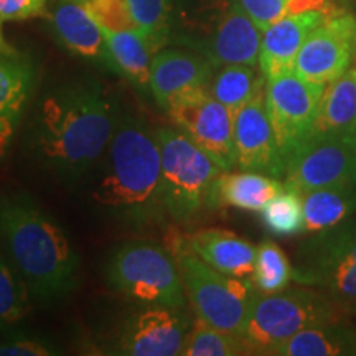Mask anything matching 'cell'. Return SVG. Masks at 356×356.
Segmentation results:
<instances>
[{"mask_svg": "<svg viewBox=\"0 0 356 356\" xmlns=\"http://www.w3.org/2000/svg\"><path fill=\"white\" fill-rule=\"evenodd\" d=\"M119 119L115 101L99 84L56 89L40 106L38 152L61 178L78 180L106 154Z\"/></svg>", "mask_w": 356, "mask_h": 356, "instance_id": "obj_1", "label": "cell"}, {"mask_svg": "<svg viewBox=\"0 0 356 356\" xmlns=\"http://www.w3.org/2000/svg\"><path fill=\"white\" fill-rule=\"evenodd\" d=\"M0 238L37 299H60L76 286L78 257L68 238L26 195L0 197Z\"/></svg>", "mask_w": 356, "mask_h": 356, "instance_id": "obj_2", "label": "cell"}, {"mask_svg": "<svg viewBox=\"0 0 356 356\" xmlns=\"http://www.w3.org/2000/svg\"><path fill=\"white\" fill-rule=\"evenodd\" d=\"M92 200L131 221L149 220L163 208L160 144L142 119L121 115Z\"/></svg>", "mask_w": 356, "mask_h": 356, "instance_id": "obj_3", "label": "cell"}, {"mask_svg": "<svg viewBox=\"0 0 356 356\" xmlns=\"http://www.w3.org/2000/svg\"><path fill=\"white\" fill-rule=\"evenodd\" d=\"M346 310L318 289L257 293L243 338L254 355H273L280 343L309 327L345 322Z\"/></svg>", "mask_w": 356, "mask_h": 356, "instance_id": "obj_4", "label": "cell"}, {"mask_svg": "<svg viewBox=\"0 0 356 356\" xmlns=\"http://www.w3.org/2000/svg\"><path fill=\"white\" fill-rule=\"evenodd\" d=\"M162 154V202L173 220L190 222L215 207V186L222 168L180 129L157 132Z\"/></svg>", "mask_w": 356, "mask_h": 356, "instance_id": "obj_5", "label": "cell"}, {"mask_svg": "<svg viewBox=\"0 0 356 356\" xmlns=\"http://www.w3.org/2000/svg\"><path fill=\"white\" fill-rule=\"evenodd\" d=\"M185 296L197 318L220 330L243 337L257 287L251 277H233L213 269L197 254L178 243L173 249Z\"/></svg>", "mask_w": 356, "mask_h": 356, "instance_id": "obj_6", "label": "cell"}, {"mask_svg": "<svg viewBox=\"0 0 356 356\" xmlns=\"http://www.w3.org/2000/svg\"><path fill=\"white\" fill-rule=\"evenodd\" d=\"M108 275L115 291L139 304L170 309L186 304L175 257L155 243H124L111 257Z\"/></svg>", "mask_w": 356, "mask_h": 356, "instance_id": "obj_7", "label": "cell"}, {"mask_svg": "<svg viewBox=\"0 0 356 356\" xmlns=\"http://www.w3.org/2000/svg\"><path fill=\"white\" fill-rule=\"evenodd\" d=\"M293 280L325 292L346 312L356 310V221L312 236L302 246Z\"/></svg>", "mask_w": 356, "mask_h": 356, "instance_id": "obj_8", "label": "cell"}, {"mask_svg": "<svg viewBox=\"0 0 356 356\" xmlns=\"http://www.w3.org/2000/svg\"><path fill=\"white\" fill-rule=\"evenodd\" d=\"M284 184L299 193L356 185V132L309 137L287 159Z\"/></svg>", "mask_w": 356, "mask_h": 356, "instance_id": "obj_9", "label": "cell"}, {"mask_svg": "<svg viewBox=\"0 0 356 356\" xmlns=\"http://www.w3.org/2000/svg\"><path fill=\"white\" fill-rule=\"evenodd\" d=\"M325 88L293 71L266 81V109L286 162L310 137Z\"/></svg>", "mask_w": 356, "mask_h": 356, "instance_id": "obj_10", "label": "cell"}, {"mask_svg": "<svg viewBox=\"0 0 356 356\" xmlns=\"http://www.w3.org/2000/svg\"><path fill=\"white\" fill-rule=\"evenodd\" d=\"M165 111L172 122L222 170H233L236 167L234 115L208 92V88L191 89L177 96Z\"/></svg>", "mask_w": 356, "mask_h": 356, "instance_id": "obj_11", "label": "cell"}, {"mask_svg": "<svg viewBox=\"0 0 356 356\" xmlns=\"http://www.w3.org/2000/svg\"><path fill=\"white\" fill-rule=\"evenodd\" d=\"M356 17L350 12L327 15L302 44L293 73L310 83L330 84L353 66Z\"/></svg>", "mask_w": 356, "mask_h": 356, "instance_id": "obj_12", "label": "cell"}, {"mask_svg": "<svg viewBox=\"0 0 356 356\" xmlns=\"http://www.w3.org/2000/svg\"><path fill=\"white\" fill-rule=\"evenodd\" d=\"M236 167L264 173L280 180L286 175V160L266 109V91L234 114Z\"/></svg>", "mask_w": 356, "mask_h": 356, "instance_id": "obj_13", "label": "cell"}, {"mask_svg": "<svg viewBox=\"0 0 356 356\" xmlns=\"http://www.w3.org/2000/svg\"><path fill=\"white\" fill-rule=\"evenodd\" d=\"M262 30L233 0L218 17L210 37L197 47L200 55L207 56L215 68L225 65L259 66Z\"/></svg>", "mask_w": 356, "mask_h": 356, "instance_id": "obj_14", "label": "cell"}, {"mask_svg": "<svg viewBox=\"0 0 356 356\" xmlns=\"http://www.w3.org/2000/svg\"><path fill=\"white\" fill-rule=\"evenodd\" d=\"M178 310L170 307H149L129 318L119 341L121 353L131 356L181 355L190 328Z\"/></svg>", "mask_w": 356, "mask_h": 356, "instance_id": "obj_15", "label": "cell"}, {"mask_svg": "<svg viewBox=\"0 0 356 356\" xmlns=\"http://www.w3.org/2000/svg\"><path fill=\"white\" fill-rule=\"evenodd\" d=\"M327 15V12L317 7L292 10L267 26L262 32L259 55V70L266 79L293 71L302 44Z\"/></svg>", "mask_w": 356, "mask_h": 356, "instance_id": "obj_16", "label": "cell"}, {"mask_svg": "<svg viewBox=\"0 0 356 356\" xmlns=\"http://www.w3.org/2000/svg\"><path fill=\"white\" fill-rule=\"evenodd\" d=\"M215 65L207 56L184 50L155 53L150 68V91L155 101L167 108L177 96L191 89L208 88Z\"/></svg>", "mask_w": 356, "mask_h": 356, "instance_id": "obj_17", "label": "cell"}, {"mask_svg": "<svg viewBox=\"0 0 356 356\" xmlns=\"http://www.w3.org/2000/svg\"><path fill=\"white\" fill-rule=\"evenodd\" d=\"M35 66L20 53H0V157L10 147L35 88Z\"/></svg>", "mask_w": 356, "mask_h": 356, "instance_id": "obj_18", "label": "cell"}, {"mask_svg": "<svg viewBox=\"0 0 356 356\" xmlns=\"http://www.w3.org/2000/svg\"><path fill=\"white\" fill-rule=\"evenodd\" d=\"M185 246L213 269L233 277H251L257 248L228 229H202L184 239Z\"/></svg>", "mask_w": 356, "mask_h": 356, "instance_id": "obj_19", "label": "cell"}, {"mask_svg": "<svg viewBox=\"0 0 356 356\" xmlns=\"http://www.w3.org/2000/svg\"><path fill=\"white\" fill-rule=\"evenodd\" d=\"M51 24L60 42L74 55L88 60L108 56L102 29L78 0L58 2L51 13Z\"/></svg>", "mask_w": 356, "mask_h": 356, "instance_id": "obj_20", "label": "cell"}, {"mask_svg": "<svg viewBox=\"0 0 356 356\" xmlns=\"http://www.w3.org/2000/svg\"><path fill=\"white\" fill-rule=\"evenodd\" d=\"M356 132V66L327 84L312 136Z\"/></svg>", "mask_w": 356, "mask_h": 356, "instance_id": "obj_21", "label": "cell"}, {"mask_svg": "<svg viewBox=\"0 0 356 356\" xmlns=\"http://www.w3.org/2000/svg\"><path fill=\"white\" fill-rule=\"evenodd\" d=\"M274 356H356V328L345 322L309 327L273 351Z\"/></svg>", "mask_w": 356, "mask_h": 356, "instance_id": "obj_22", "label": "cell"}, {"mask_svg": "<svg viewBox=\"0 0 356 356\" xmlns=\"http://www.w3.org/2000/svg\"><path fill=\"white\" fill-rule=\"evenodd\" d=\"M284 186V181L264 173L225 170L215 186V207L226 204L239 210L261 211Z\"/></svg>", "mask_w": 356, "mask_h": 356, "instance_id": "obj_23", "label": "cell"}, {"mask_svg": "<svg viewBox=\"0 0 356 356\" xmlns=\"http://www.w3.org/2000/svg\"><path fill=\"white\" fill-rule=\"evenodd\" d=\"M106 38L108 60L119 73L137 88H147L150 84L155 48L139 30H121L111 32L102 30Z\"/></svg>", "mask_w": 356, "mask_h": 356, "instance_id": "obj_24", "label": "cell"}, {"mask_svg": "<svg viewBox=\"0 0 356 356\" xmlns=\"http://www.w3.org/2000/svg\"><path fill=\"white\" fill-rule=\"evenodd\" d=\"M300 195L305 218L304 233L315 234L330 229L348 221L356 213V185L323 186Z\"/></svg>", "mask_w": 356, "mask_h": 356, "instance_id": "obj_25", "label": "cell"}, {"mask_svg": "<svg viewBox=\"0 0 356 356\" xmlns=\"http://www.w3.org/2000/svg\"><path fill=\"white\" fill-rule=\"evenodd\" d=\"M266 81L257 66L225 65L215 70L208 84V92L234 115L266 91Z\"/></svg>", "mask_w": 356, "mask_h": 356, "instance_id": "obj_26", "label": "cell"}, {"mask_svg": "<svg viewBox=\"0 0 356 356\" xmlns=\"http://www.w3.org/2000/svg\"><path fill=\"white\" fill-rule=\"evenodd\" d=\"M184 356H243L254 355L243 337L220 330L197 318L186 333Z\"/></svg>", "mask_w": 356, "mask_h": 356, "instance_id": "obj_27", "label": "cell"}, {"mask_svg": "<svg viewBox=\"0 0 356 356\" xmlns=\"http://www.w3.org/2000/svg\"><path fill=\"white\" fill-rule=\"evenodd\" d=\"M261 215L266 228L273 234L292 236L305 231L302 195L299 191L289 188L287 185L266 203V207L261 210Z\"/></svg>", "mask_w": 356, "mask_h": 356, "instance_id": "obj_28", "label": "cell"}, {"mask_svg": "<svg viewBox=\"0 0 356 356\" xmlns=\"http://www.w3.org/2000/svg\"><path fill=\"white\" fill-rule=\"evenodd\" d=\"M293 280V267L286 252L273 241H264L257 248L252 282L262 293L284 291Z\"/></svg>", "mask_w": 356, "mask_h": 356, "instance_id": "obj_29", "label": "cell"}, {"mask_svg": "<svg viewBox=\"0 0 356 356\" xmlns=\"http://www.w3.org/2000/svg\"><path fill=\"white\" fill-rule=\"evenodd\" d=\"M30 310V291L15 266L0 252V330L25 318Z\"/></svg>", "mask_w": 356, "mask_h": 356, "instance_id": "obj_30", "label": "cell"}, {"mask_svg": "<svg viewBox=\"0 0 356 356\" xmlns=\"http://www.w3.org/2000/svg\"><path fill=\"white\" fill-rule=\"evenodd\" d=\"M137 30L149 40L155 51L167 40L170 24V0H126Z\"/></svg>", "mask_w": 356, "mask_h": 356, "instance_id": "obj_31", "label": "cell"}, {"mask_svg": "<svg viewBox=\"0 0 356 356\" xmlns=\"http://www.w3.org/2000/svg\"><path fill=\"white\" fill-rule=\"evenodd\" d=\"M102 30H137L126 0H78Z\"/></svg>", "mask_w": 356, "mask_h": 356, "instance_id": "obj_32", "label": "cell"}, {"mask_svg": "<svg viewBox=\"0 0 356 356\" xmlns=\"http://www.w3.org/2000/svg\"><path fill=\"white\" fill-rule=\"evenodd\" d=\"M239 3L264 32L270 24L286 15L287 12H292L297 0H239Z\"/></svg>", "mask_w": 356, "mask_h": 356, "instance_id": "obj_33", "label": "cell"}, {"mask_svg": "<svg viewBox=\"0 0 356 356\" xmlns=\"http://www.w3.org/2000/svg\"><path fill=\"white\" fill-rule=\"evenodd\" d=\"M48 0H0V20L22 22L44 13Z\"/></svg>", "mask_w": 356, "mask_h": 356, "instance_id": "obj_34", "label": "cell"}, {"mask_svg": "<svg viewBox=\"0 0 356 356\" xmlns=\"http://www.w3.org/2000/svg\"><path fill=\"white\" fill-rule=\"evenodd\" d=\"M53 355L47 346L37 340H12L0 345V356H48Z\"/></svg>", "mask_w": 356, "mask_h": 356, "instance_id": "obj_35", "label": "cell"}, {"mask_svg": "<svg viewBox=\"0 0 356 356\" xmlns=\"http://www.w3.org/2000/svg\"><path fill=\"white\" fill-rule=\"evenodd\" d=\"M10 51H15L13 48H10V44L6 42V38H3V33H2V20H0V53H10Z\"/></svg>", "mask_w": 356, "mask_h": 356, "instance_id": "obj_36", "label": "cell"}]
</instances>
